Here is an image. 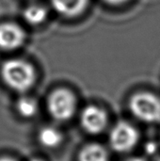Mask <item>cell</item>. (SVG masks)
<instances>
[{"label":"cell","instance_id":"cell-1","mask_svg":"<svg viewBox=\"0 0 160 161\" xmlns=\"http://www.w3.org/2000/svg\"><path fill=\"white\" fill-rule=\"evenodd\" d=\"M1 75L4 82L13 91L25 92L35 82L36 73L33 66L20 58L8 59L2 64Z\"/></svg>","mask_w":160,"mask_h":161},{"label":"cell","instance_id":"cell-2","mask_svg":"<svg viewBox=\"0 0 160 161\" xmlns=\"http://www.w3.org/2000/svg\"><path fill=\"white\" fill-rule=\"evenodd\" d=\"M129 109L134 117L149 124L160 122V98L154 93L141 92L129 100Z\"/></svg>","mask_w":160,"mask_h":161},{"label":"cell","instance_id":"cell-3","mask_svg":"<svg viewBox=\"0 0 160 161\" xmlns=\"http://www.w3.org/2000/svg\"><path fill=\"white\" fill-rule=\"evenodd\" d=\"M77 101L75 95L68 89L53 91L47 99V109L50 116L58 122L72 119L76 111Z\"/></svg>","mask_w":160,"mask_h":161},{"label":"cell","instance_id":"cell-4","mask_svg":"<svg viewBox=\"0 0 160 161\" xmlns=\"http://www.w3.org/2000/svg\"><path fill=\"white\" fill-rule=\"evenodd\" d=\"M138 130L129 123L121 121L117 123L110 131V147L117 153H127L135 148L139 142Z\"/></svg>","mask_w":160,"mask_h":161},{"label":"cell","instance_id":"cell-5","mask_svg":"<svg viewBox=\"0 0 160 161\" xmlns=\"http://www.w3.org/2000/svg\"><path fill=\"white\" fill-rule=\"evenodd\" d=\"M108 123L107 112L97 106L86 107L80 115V124L83 129L91 135L102 133Z\"/></svg>","mask_w":160,"mask_h":161},{"label":"cell","instance_id":"cell-6","mask_svg":"<svg viewBox=\"0 0 160 161\" xmlns=\"http://www.w3.org/2000/svg\"><path fill=\"white\" fill-rule=\"evenodd\" d=\"M25 40L24 29L12 22L0 24V48L10 51L19 48Z\"/></svg>","mask_w":160,"mask_h":161},{"label":"cell","instance_id":"cell-7","mask_svg":"<svg viewBox=\"0 0 160 161\" xmlns=\"http://www.w3.org/2000/svg\"><path fill=\"white\" fill-rule=\"evenodd\" d=\"M51 4L58 13L64 16H76L82 13L89 0H50Z\"/></svg>","mask_w":160,"mask_h":161},{"label":"cell","instance_id":"cell-8","mask_svg":"<svg viewBox=\"0 0 160 161\" xmlns=\"http://www.w3.org/2000/svg\"><path fill=\"white\" fill-rule=\"evenodd\" d=\"M78 161H108V154L101 144L90 143L79 152Z\"/></svg>","mask_w":160,"mask_h":161},{"label":"cell","instance_id":"cell-9","mask_svg":"<svg viewBox=\"0 0 160 161\" xmlns=\"http://www.w3.org/2000/svg\"><path fill=\"white\" fill-rule=\"evenodd\" d=\"M63 141L62 133L56 127H43L39 133L40 143L46 148H56Z\"/></svg>","mask_w":160,"mask_h":161},{"label":"cell","instance_id":"cell-10","mask_svg":"<svg viewBox=\"0 0 160 161\" xmlns=\"http://www.w3.org/2000/svg\"><path fill=\"white\" fill-rule=\"evenodd\" d=\"M23 17L29 25H40L46 19L47 10L42 6L30 5L24 10Z\"/></svg>","mask_w":160,"mask_h":161},{"label":"cell","instance_id":"cell-11","mask_svg":"<svg viewBox=\"0 0 160 161\" xmlns=\"http://www.w3.org/2000/svg\"><path fill=\"white\" fill-rule=\"evenodd\" d=\"M18 113L24 118H32L38 111L37 102L30 97H22L16 105Z\"/></svg>","mask_w":160,"mask_h":161},{"label":"cell","instance_id":"cell-12","mask_svg":"<svg viewBox=\"0 0 160 161\" xmlns=\"http://www.w3.org/2000/svg\"><path fill=\"white\" fill-rule=\"evenodd\" d=\"M106 1L110 3V4H113V5H118V4H122L124 2H126L127 0H106Z\"/></svg>","mask_w":160,"mask_h":161},{"label":"cell","instance_id":"cell-13","mask_svg":"<svg viewBox=\"0 0 160 161\" xmlns=\"http://www.w3.org/2000/svg\"><path fill=\"white\" fill-rule=\"evenodd\" d=\"M126 161H146V160H144V159H143V158H132L127 159Z\"/></svg>","mask_w":160,"mask_h":161},{"label":"cell","instance_id":"cell-14","mask_svg":"<svg viewBox=\"0 0 160 161\" xmlns=\"http://www.w3.org/2000/svg\"><path fill=\"white\" fill-rule=\"evenodd\" d=\"M0 161H15L12 158H0Z\"/></svg>","mask_w":160,"mask_h":161},{"label":"cell","instance_id":"cell-15","mask_svg":"<svg viewBox=\"0 0 160 161\" xmlns=\"http://www.w3.org/2000/svg\"><path fill=\"white\" fill-rule=\"evenodd\" d=\"M30 161H42L41 159H39V158H33V159H31Z\"/></svg>","mask_w":160,"mask_h":161},{"label":"cell","instance_id":"cell-16","mask_svg":"<svg viewBox=\"0 0 160 161\" xmlns=\"http://www.w3.org/2000/svg\"><path fill=\"white\" fill-rule=\"evenodd\" d=\"M158 161H160V159H159V160H158Z\"/></svg>","mask_w":160,"mask_h":161}]
</instances>
